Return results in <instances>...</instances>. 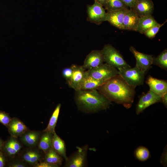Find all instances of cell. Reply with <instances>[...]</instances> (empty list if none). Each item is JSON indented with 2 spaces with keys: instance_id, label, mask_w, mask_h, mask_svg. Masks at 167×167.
Listing matches in <instances>:
<instances>
[{
  "instance_id": "18",
  "label": "cell",
  "mask_w": 167,
  "mask_h": 167,
  "mask_svg": "<svg viewBox=\"0 0 167 167\" xmlns=\"http://www.w3.org/2000/svg\"><path fill=\"white\" fill-rule=\"evenodd\" d=\"M41 133L37 131H27L20 136L22 143L29 147H34L37 143L40 138Z\"/></svg>"
},
{
  "instance_id": "14",
  "label": "cell",
  "mask_w": 167,
  "mask_h": 167,
  "mask_svg": "<svg viewBox=\"0 0 167 167\" xmlns=\"http://www.w3.org/2000/svg\"><path fill=\"white\" fill-rule=\"evenodd\" d=\"M146 82L149 86L150 90L157 94L162 96L167 92L166 81L159 79L149 76Z\"/></svg>"
},
{
  "instance_id": "39",
  "label": "cell",
  "mask_w": 167,
  "mask_h": 167,
  "mask_svg": "<svg viewBox=\"0 0 167 167\" xmlns=\"http://www.w3.org/2000/svg\"><path fill=\"white\" fill-rule=\"evenodd\" d=\"M4 143V141L1 139H0V150H2Z\"/></svg>"
},
{
  "instance_id": "38",
  "label": "cell",
  "mask_w": 167,
  "mask_h": 167,
  "mask_svg": "<svg viewBox=\"0 0 167 167\" xmlns=\"http://www.w3.org/2000/svg\"><path fill=\"white\" fill-rule=\"evenodd\" d=\"M105 7L107 0H95Z\"/></svg>"
},
{
  "instance_id": "30",
  "label": "cell",
  "mask_w": 167,
  "mask_h": 167,
  "mask_svg": "<svg viewBox=\"0 0 167 167\" xmlns=\"http://www.w3.org/2000/svg\"><path fill=\"white\" fill-rule=\"evenodd\" d=\"M11 118L9 114L5 112L0 110V122L7 127Z\"/></svg>"
},
{
  "instance_id": "37",
  "label": "cell",
  "mask_w": 167,
  "mask_h": 167,
  "mask_svg": "<svg viewBox=\"0 0 167 167\" xmlns=\"http://www.w3.org/2000/svg\"><path fill=\"white\" fill-rule=\"evenodd\" d=\"M161 101L164 105L167 107V92L164 94L161 97Z\"/></svg>"
},
{
  "instance_id": "1",
  "label": "cell",
  "mask_w": 167,
  "mask_h": 167,
  "mask_svg": "<svg viewBox=\"0 0 167 167\" xmlns=\"http://www.w3.org/2000/svg\"><path fill=\"white\" fill-rule=\"evenodd\" d=\"M135 88L118 75L108 80L97 90L111 101L122 105L128 109L134 101Z\"/></svg>"
},
{
  "instance_id": "35",
  "label": "cell",
  "mask_w": 167,
  "mask_h": 167,
  "mask_svg": "<svg viewBox=\"0 0 167 167\" xmlns=\"http://www.w3.org/2000/svg\"><path fill=\"white\" fill-rule=\"evenodd\" d=\"M127 7L132 8L135 5L137 0H121Z\"/></svg>"
},
{
  "instance_id": "15",
  "label": "cell",
  "mask_w": 167,
  "mask_h": 167,
  "mask_svg": "<svg viewBox=\"0 0 167 167\" xmlns=\"http://www.w3.org/2000/svg\"><path fill=\"white\" fill-rule=\"evenodd\" d=\"M139 17L131 8L127 10L124 18L123 29L136 31Z\"/></svg>"
},
{
  "instance_id": "16",
  "label": "cell",
  "mask_w": 167,
  "mask_h": 167,
  "mask_svg": "<svg viewBox=\"0 0 167 167\" xmlns=\"http://www.w3.org/2000/svg\"><path fill=\"white\" fill-rule=\"evenodd\" d=\"M7 127L12 137L16 138L21 136L28 130L24 123L16 118H11Z\"/></svg>"
},
{
  "instance_id": "27",
  "label": "cell",
  "mask_w": 167,
  "mask_h": 167,
  "mask_svg": "<svg viewBox=\"0 0 167 167\" xmlns=\"http://www.w3.org/2000/svg\"><path fill=\"white\" fill-rule=\"evenodd\" d=\"M152 64L158 66L161 68L167 69V50H164L157 57H153Z\"/></svg>"
},
{
  "instance_id": "4",
  "label": "cell",
  "mask_w": 167,
  "mask_h": 167,
  "mask_svg": "<svg viewBox=\"0 0 167 167\" xmlns=\"http://www.w3.org/2000/svg\"><path fill=\"white\" fill-rule=\"evenodd\" d=\"M118 75V69L107 63H103L95 68L85 71L84 78H91L96 79L107 81Z\"/></svg>"
},
{
  "instance_id": "13",
  "label": "cell",
  "mask_w": 167,
  "mask_h": 167,
  "mask_svg": "<svg viewBox=\"0 0 167 167\" xmlns=\"http://www.w3.org/2000/svg\"><path fill=\"white\" fill-rule=\"evenodd\" d=\"M128 9L107 11L106 21H108L114 26L123 29V23L125 15Z\"/></svg>"
},
{
  "instance_id": "26",
  "label": "cell",
  "mask_w": 167,
  "mask_h": 167,
  "mask_svg": "<svg viewBox=\"0 0 167 167\" xmlns=\"http://www.w3.org/2000/svg\"><path fill=\"white\" fill-rule=\"evenodd\" d=\"M105 7L107 11L128 9L121 0H107Z\"/></svg>"
},
{
  "instance_id": "10",
  "label": "cell",
  "mask_w": 167,
  "mask_h": 167,
  "mask_svg": "<svg viewBox=\"0 0 167 167\" xmlns=\"http://www.w3.org/2000/svg\"><path fill=\"white\" fill-rule=\"evenodd\" d=\"M104 62L101 50H93L87 56L82 66L85 69L88 70L97 67Z\"/></svg>"
},
{
  "instance_id": "3",
  "label": "cell",
  "mask_w": 167,
  "mask_h": 167,
  "mask_svg": "<svg viewBox=\"0 0 167 167\" xmlns=\"http://www.w3.org/2000/svg\"><path fill=\"white\" fill-rule=\"evenodd\" d=\"M101 50L104 61L110 66L117 69L131 67L119 51L112 45H106Z\"/></svg>"
},
{
  "instance_id": "7",
  "label": "cell",
  "mask_w": 167,
  "mask_h": 167,
  "mask_svg": "<svg viewBox=\"0 0 167 167\" xmlns=\"http://www.w3.org/2000/svg\"><path fill=\"white\" fill-rule=\"evenodd\" d=\"M162 96L150 90L146 94L143 93L136 105V114L139 115L150 106L161 101Z\"/></svg>"
},
{
  "instance_id": "21",
  "label": "cell",
  "mask_w": 167,
  "mask_h": 167,
  "mask_svg": "<svg viewBox=\"0 0 167 167\" xmlns=\"http://www.w3.org/2000/svg\"><path fill=\"white\" fill-rule=\"evenodd\" d=\"M106 81L97 80L91 78H84L78 90L97 89Z\"/></svg>"
},
{
  "instance_id": "11",
  "label": "cell",
  "mask_w": 167,
  "mask_h": 167,
  "mask_svg": "<svg viewBox=\"0 0 167 167\" xmlns=\"http://www.w3.org/2000/svg\"><path fill=\"white\" fill-rule=\"evenodd\" d=\"M71 66L73 72L70 79L67 82L69 86L74 89L78 90L84 78L86 69L82 66L72 64Z\"/></svg>"
},
{
  "instance_id": "25",
  "label": "cell",
  "mask_w": 167,
  "mask_h": 167,
  "mask_svg": "<svg viewBox=\"0 0 167 167\" xmlns=\"http://www.w3.org/2000/svg\"><path fill=\"white\" fill-rule=\"evenodd\" d=\"M61 104H58L56 107L50 118L48 124L46 128L43 131H48L54 134L58 117Z\"/></svg>"
},
{
  "instance_id": "20",
  "label": "cell",
  "mask_w": 167,
  "mask_h": 167,
  "mask_svg": "<svg viewBox=\"0 0 167 167\" xmlns=\"http://www.w3.org/2000/svg\"><path fill=\"white\" fill-rule=\"evenodd\" d=\"M52 147L65 161L66 160L67 157L66 155L65 142L57 134L55 131L53 134Z\"/></svg>"
},
{
  "instance_id": "9",
  "label": "cell",
  "mask_w": 167,
  "mask_h": 167,
  "mask_svg": "<svg viewBox=\"0 0 167 167\" xmlns=\"http://www.w3.org/2000/svg\"><path fill=\"white\" fill-rule=\"evenodd\" d=\"M129 49L135 58L136 60L135 66L146 73L151 67L152 64V56L140 52L133 46H131Z\"/></svg>"
},
{
  "instance_id": "8",
  "label": "cell",
  "mask_w": 167,
  "mask_h": 167,
  "mask_svg": "<svg viewBox=\"0 0 167 167\" xmlns=\"http://www.w3.org/2000/svg\"><path fill=\"white\" fill-rule=\"evenodd\" d=\"M88 19L97 24L106 20V12L103 6L96 0L94 4L87 7Z\"/></svg>"
},
{
  "instance_id": "28",
  "label": "cell",
  "mask_w": 167,
  "mask_h": 167,
  "mask_svg": "<svg viewBox=\"0 0 167 167\" xmlns=\"http://www.w3.org/2000/svg\"><path fill=\"white\" fill-rule=\"evenodd\" d=\"M134 155L137 159L142 161H146L150 156L149 150L146 148L142 146L137 148L135 151Z\"/></svg>"
},
{
  "instance_id": "36",
  "label": "cell",
  "mask_w": 167,
  "mask_h": 167,
  "mask_svg": "<svg viewBox=\"0 0 167 167\" xmlns=\"http://www.w3.org/2000/svg\"><path fill=\"white\" fill-rule=\"evenodd\" d=\"M5 157L3 153L0 151V167H4L5 165Z\"/></svg>"
},
{
  "instance_id": "33",
  "label": "cell",
  "mask_w": 167,
  "mask_h": 167,
  "mask_svg": "<svg viewBox=\"0 0 167 167\" xmlns=\"http://www.w3.org/2000/svg\"><path fill=\"white\" fill-rule=\"evenodd\" d=\"M164 148V151L160 159L161 163L164 166L167 165V148Z\"/></svg>"
},
{
  "instance_id": "12",
  "label": "cell",
  "mask_w": 167,
  "mask_h": 167,
  "mask_svg": "<svg viewBox=\"0 0 167 167\" xmlns=\"http://www.w3.org/2000/svg\"><path fill=\"white\" fill-rule=\"evenodd\" d=\"M131 9L139 17L152 15L154 5L151 0H137Z\"/></svg>"
},
{
  "instance_id": "5",
  "label": "cell",
  "mask_w": 167,
  "mask_h": 167,
  "mask_svg": "<svg viewBox=\"0 0 167 167\" xmlns=\"http://www.w3.org/2000/svg\"><path fill=\"white\" fill-rule=\"evenodd\" d=\"M118 70V75L129 85L135 88L143 84L145 73L136 66L133 68L128 67Z\"/></svg>"
},
{
  "instance_id": "32",
  "label": "cell",
  "mask_w": 167,
  "mask_h": 167,
  "mask_svg": "<svg viewBox=\"0 0 167 167\" xmlns=\"http://www.w3.org/2000/svg\"><path fill=\"white\" fill-rule=\"evenodd\" d=\"M60 166L58 165L49 163L44 161L37 163L34 165V166L35 167H58Z\"/></svg>"
},
{
  "instance_id": "24",
  "label": "cell",
  "mask_w": 167,
  "mask_h": 167,
  "mask_svg": "<svg viewBox=\"0 0 167 167\" xmlns=\"http://www.w3.org/2000/svg\"><path fill=\"white\" fill-rule=\"evenodd\" d=\"M45 154L44 161L50 164L58 165L59 166L62 165V157L52 147Z\"/></svg>"
},
{
  "instance_id": "17",
  "label": "cell",
  "mask_w": 167,
  "mask_h": 167,
  "mask_svg": "<svg viewBox=\"0 0 167 167\" xmlns=\"http://www.w3.org/2000/svg\"><path fill=\"white\" fill-rule=\"evenodd\" d=\"M159 24L152 15L141 17H139L136 31L144 34L148 30Z\"/></svg>"
},
{
  "instance_id": "19",
  "label": "cell",
  "mask_w": 167,
  "mask_h": 167,
  "mask_svg": "<svg viewBox=\"0 0 167 167\" xmlns=\"http://www.w3.org/2000/svg\"><path fill=\"white\" fill-rule=\"evenodd\" d=\"M21 148V146L16 138L12 137L4 143L3 149L8 156H12L18 153Z\"/></svg>"
},
{
  "instance_id": "6",
  "label": "cell",
  "mask_w": 167,
  "mask_h": 167,
  "mask_svg": "<svg viewBox=\"0 0 167 167\" xmlns=\"http://www.w3.org/2000/svg\"><path fill=\"white\" fill-rule=\"evenodd\" d=\"M77 150L67 157L64 165L65 167H83L86 165L88 146L77 147Z\"/></svg>"
},
{
  "instance_id": "29",
  "label": "cell",
  "mask_w": 167,
  "mask_h": 167,
  "mask_svg": "<svg viewBox=\"0 0 167 167\" xmlns=\"http://www.w3.org/2000/svg\"><path fill=\"white\" fill-rule=\"evenodd\" d=\"M165 22H166L162 24H159L152 27L145 32L144 34L146 36L150 39L153 38L159 32L160 28L164 25Z\"/></svg>"
},
{
  "instance_id": "2",
  "label": "cell",
  "mask_w": 167,
  "mask_h": 167,
  "mask_svg": "<svg viewBox=\"0 0 167 167\" xmlns=\"http://www.w3.org/2000/svg\"><path fill=\"white\" fill-rule=\"evenodd\" d=\"M74 100L78 109L86 113L106 109L111 102L97 89L75 90Z\"/></svg>"
},
{
  "instance_id": "31",
  "label": "cell",
  "mask_w": 167,
  "mask_h": 167,
  "mask_svg": "<svg viewBox=\"0 0 167 167\" xmlns=\"http://www.w3.org/2000/svg\"><path fill=\"white\" fill-rule=\"evenodd\" d=\"M73 72V69L71 66L69 67L64 68L62 71V75L63 77L67 82L70 79Z\"/></svg>"
},
{
  "instance_id": "23",
  "label": "cell",
  "mask_w": 167,
  "mask_h": 167,
  "mask_svg": "<svg viewBox=\"0 0 167 167\" xmlns=\"http://www.w3.org/2000/svg\"><path fill=\"white\" fill-rule=\"evenodd\" d=\"M41 153L36 150H31L25 152L22 156L23 160L25 162L34 165L41 159Z\"/></svg>"
},
{
  "instance_id": "34",
  "label": "cell",
  "mask_w": 167,
  "mask_h": 167,
  "mask_svg": "<svg viewBox=\"0 0 167 167\" xmlns=\"http://www.w3.org/2000/svg\"><path fill=\"white\" fill-rule=\"evenodd\" d=\"M9 166L10 167H27V165L21 161H15L11 162Z\"/></svg>"
},
{
  "instance_id": "22",
  "label": "cell",
  "mask_w": 167,
  "mask_h": 167,
  "mask_svg": "<svg viewBox=\"0 0 167 167\" xmlns=\"http://www.w3.org/2000/svg\"><path fill=\"white\" fill-rule=\"evenodd\" d=\"M39 140L38 148L45 153L52 147L53 133L48 131H44Z\"/></svg>"
}]
</instances>
